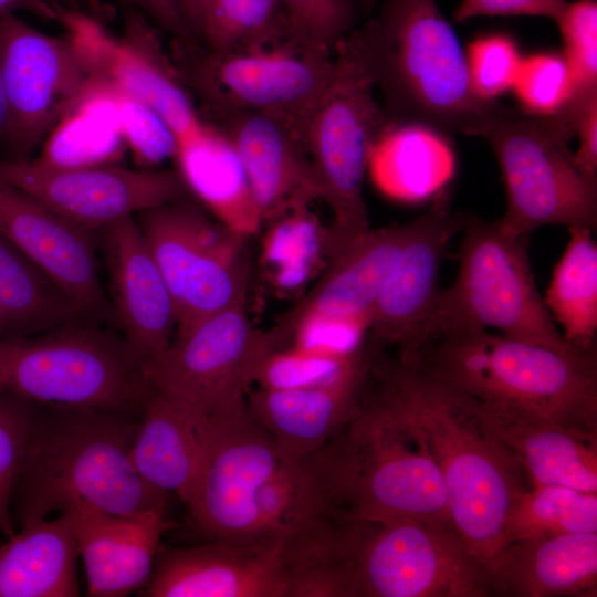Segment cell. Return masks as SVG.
Here are the masks:
<instances>
[{"label": "cell", "mask_w": 597, "mask_h": 597, "mask_svg": "<svg viewBox=\"0 0 597 597\" xmlns=\"http://www.w3.org/2000/svg\"><path fill=\"white\" fill-rule=\"evenodd\" d=\"M242 300L174 336L169 347L144 366L151 390L179 399L208 416L233 411L275 349L256 328Z\"/></svg>", "instance_id": "cell-13"}, {"label": "cell", "mask_w": 597, "mask_h": 597, "mask_svg": "<svg viewBox=\"0 0 597 597\" xmlns=\"http://www.w3.org/2000/svg\"><path fill=\"white\" fill-rule=\"evenodd\" d=\"M513 88L521 109L535 115L559 113L574 93L566 60L554 53H538L523 59Z\"/></svg>", "instance_id": "cell-40"}, {"label": "cell", "mask_w": 597, "mask_h": 597, "mask_svg": "<svg viewBox=\"0 0 597 597\" xmlns=\"http://www.w3.org/2000/svg\"><path fill=\"white\" fill-rule=\"evenodd\" d=\"M201 116L231 142L260 220H280L306 210L310 203L321 199L304 125L279 115L250 111Z\"/></svg>", "instance_id": "cell-20"}, {"label": "cell", "mask_w": 597, "mask_h": 597, "mask_svg": "<svg viewBox=\"0 0 597 597\" xmlns=\"http://www.w3.org/2000/svg\"><path fill=\"white\" fill-rule=\"evenodd\" d=\"M296 33L305 41L334 52L353 30L354 0H282Z\"/></svg>", "instance_id": "cell-43"}, {"label": "cell", "mask_w": 597, "mask_h": 597, "mask_svg": "<svg viewBox=\"0 0 597 597\" xmlns=\"http://www.w3.org/2000/svg\"><path fill=\"white\" fill-rule=\"evenodd\" d=\"M442 134L423 124L387 122L369 160L379 187L404 200L440 192L454 170V155Z\"/></svg>", "instance_id": "cell-29"}, {"label": "cell", "mask_w": 597, "mask_h": 597, "mask_svg": "<svg viewBox=\"0 0 597 597\" xmlns=\"http://www.w3.org/2000/svg\"><path fill=\"white\" fill-rule=\"evenodd\" d=\"M295 31L282 0H213L201 45L230 52L268 44Z\"/></svg>", "instance_id": "cell-37"}, {"label": "cell", "mask_w": 597, "mask_h": 597, "mask_svg": "<svg viewBox=\"0 0 597 597\" xmlns=\"http://www.w3.org/2000/svg\"><path fill=\"white\" fill-rule=\"evenodd\" d=\"M254 505L263 537L283 538L313 519L331 512L306 458L285 460L259 488Z\"/></svg>", "instance_id": "cell-36"}, {"label": "cell", "mask_w": 597, "mask_h": 597, "mask_svg": "<svg viewBox=\"0 0 597 597\" xmlns=\"http://www.w3.org/2000/svg\"><path fill=\"white\" fill-rule=\"evenodd\" d=\"M284 461L247 405L208 416L206 464L189 509L200 531L213 541L263 537L254 496Z\"/></svg>", "instance_id": "cell-17"}, {"label": "cell", "mask_w": 597, "mask_h": 597, "mask_svg": "<svg viewBox=\"0 0 597 597\" xmlns=\"http://www.w3.org/2000/svg\"><path fill=\"white\" fill-rule=\"evenodd\" d=\"M383 348L366 335L343 367L324 383L251 388L245 396L248 411L272 436L284 460H301L324 447L356 417L369 369Z\"/></svg>", "instance_id": "cell-21"}, {"label": "cell", "mask_w": 597, "mask_h": 597, "mask_svg": "<svg viewBox=\"0 0 597 597\" xmlns=\"http://www.w3.org/2000/svg\"><path fill=\"white\" fill-rule=\"evenodd\" d=\"M34 404L0 390V534H14L10 501L31 430Z\"/></svg>", "instance_id": "cell-39"}, {"label": "cell", "mask_w": 597, "mask_h": 597, "mask_svg": "<svg viewBox=\"0 0 597 597\" xmlns=\"http://www.w3.org/2000/svg\"><path fill=\"white\" fill-rule=\"evenodd\" d=\"M135 218L174 301V336L247 300L250 262L244 232L210 219L189 197Z\"/></svg>", "instance_id": "cell-12"}, {"label": "cell", "mask_w": 597, "mask_h": 597, "mask_svg": "<svg viewBox=\"0 0 597 597\" xmlns=\"http://www.w3.org/2000/svg\"><path fill=\"white\" fill-rule=\"evenodd\" d=\"M208 415L151 390L130 450L138 474L149 484L174 492L190 509L207 457Z\"/></svg>", "instance_id": "cell-26"}, {"label": "cell", "mask_w": 597, "mask_h": 597, "mask_svg": "<svg viewBox=\"0 0 597 597\" xmlns=\"http://www.w3.org/2000/svg\"><path fill=\"white\" fill-rule=\"evenodd\" d=\"M375 88L357 29H353L335 46L329 80L305 128L321 199L333 216L327 231L329 259L370 228L363 184L373 148L387 124Z\"/></svg>", "instance_id": "cell-9"}, {"label": "cell", "mask_w": 597, "mask_h": 597, "mask_svg": "<svg viewBox=\"0 0 597 597\" xmlns=\"http://www.w3.org/2000/svg\"><path fill=\"white\" fill-rule=\"evenodd\" d=\"M412 220L369 228L331 259L318 282L265 331L276 353L321 320H365L411 231Z\"/></svg>", "instance_id": "cell-24"}, {"label": "cell", "mask_w": 597, "mask_h": 597, "mask_svg": "<svg viewBox=\"0 0 597 597\" xmlns=\"http://www.w3.org/2000/svg\"><path fill=\"white\" fill-rule=\"evenodd\" d=\"M170 56L186 87L200 100L201 115L261 112L305 127L333 69V52L295 31L268 44L221 53L174 40Z\"/></svg>", "instance_id": "cell-11"}, {"label": "cell", "mask_w": 597, "mask_h": 597, "mask_svg": "<svg viewBox=\"0 0 597 597\" xmlns=\"http://www.w3.org/2000/svg\"><path fill=\"white\" fill-rule=\"evenodd\" d=\"M70 509L87 596L123 597L140 590L151 575L161 536L175 526L165 510L113 514L84 502Z\"/></svg>", "instance_id": "cell-25"}, {"label": "cell", "mask_w": 597, "mask_h": 597, "mask_svg": "<svg viewBox=\"0 0 597 597\" xmlns=\"http://www.w3.org/2000/svg\"><path fill=\"white\" fill-rule=\"evenodd\" d=\"M357 33L389 123L481 137L510 108L474 92L465 53L434 0H385Z\"/></svg>", "instance_id": "cell-4"}, {"label": "cell", "mask_w": 597, "mask_h": 597, "mask_svg": "<svg viewBox=\"0 0 597 597\" xmlns=\"http://www.w3.org/2000/svg\"><path fill=\"white\" fill-rule=\"evenodd\" d=\"M123 137L105 100L86 87L80 102L44 139L35 160L54 166L113 164Z\"/></svg>", "instance_id": "cell-35"}, {"label": "cell", "mask_w": 597, "mask_h": 597, "mask_svg": "<svg viewBox=\"0 0 597 597\" xmlns=\"http://www.w3.org/2000/svg\"><path fill=\"white\" fill-rule=\"evenodd\" d=\"M95 235L117 329L144 367L172 341L176 311L171 294L135 216L109 223Z\"/></svg>", "instance_id": "cell-23"}, {"label": "cell", "mask_w": 597, "mask_h": 597, "mask_svg": "<svg viewBox=\"0 0 597 597\" xmlns=\"http://www.w3.org/2000/svg\"><path fill=\"white\" fill-rule=\"evenodd\" d=\"M465 214L452 211L439 192L428 211L412 220L400 254L364 322L367 335L385 348L415 355L422 345L439 293V271Z\"/></svg>", "instance_id": "cell-18"}, {"label": "cell", "mask_w": 597, "mask_h": 597, "mask_svg": "<svg viewBox=\"0 0 597 597\" xmlns=\"http://www.w3.org/2000/svg\"><path fill=\"white\" fill-rule=\"evenodd\" d=\"M492 420L597 431V350H558L490 329H459L413 355Z\"/></svg>", "instance_id": "cell-2"}, {"label": "cell", "mask_w": 597, "mask_h": 597, "mask_svg": "<svg viewBox=\"0 0 597 597\" xmlns=\"http://www.w3.org/2000/svg\"><path fill=\"white\" fill-rule=\"evenodd\" d=\"M213 0H178L184 20L193 38L201 44L205 22Z\"/></svg>", "instance_id": "cell-47"}, {"label": "cell", "mask_w": 597, "mask_h": 597, "mask_svg": "<svg viewBox=\"0 0 597 597\" xmlns=\"http://www.w3.org/2000/svg\"><path fill=\"white\" fill-rule=\"evenodd\" d=\"M344 597H486L488 567L451 524L339 517Z\"/></svg>", "instance_id": "cell-7"}, {"label": "cell", "mask_w": 597, "mask_h": 597, "mask_svg": "<svg viewBox=\"0 0 597 597\" xmlns=\"http://www.w3.org/2000/svg\"><path fill=\"white\" fill-rule=\"evenodd\" d=\"M166 31L174 40L185 44L199 43L188 29L180 11L178 0H134Z\"/></svg>", "instance_id": "cell-46"}, {"label": "cell", "mask_w": 597, "mask_h": 597, "mask_svg": "<svg viewBox=\"0 0 597 597\" xmlns=\"http://www.w3.org/2000/svg\"><path fill=\"white\" fill-rule=\"evenodd\" d=\"M140 417L34 404L18 479L22 522L84 502L113 514L166 510L169 493L146 482L130 450Z\"/></svg>", "instance_id": "cell-3"}, {"label": "cell", "mask_w": 597, "mask_h": 597, "mask_svg": "<svg viewBox=\"0 0 597 597\" xmlns=\"http://www.w3.org/2000/svg\"><path fill=\"white\" fill-rule=\"evenodd\" d=\"M10 135V124H9V112L6 100L3 78L0 65V142L9 143Z\"/></svg>", "instance_id": "cell-49"}, {"label": "cell", "mask_w": 597, "mask_h": 597, "mask_svg": "<svg viewBox=\"0 0 597 597\" xmlns=\"http://www.w3.org/2000/svg\"><path fill=\"white\" fill-rule=\"evenodd\" d=\"M490 421L516 455L528 486L557 485L597 493V431Z\"/></svg>", "instance_id": "cell-30"}, {"label": "cell", "mask_w": 597, "mask_h": 597, "mask_svg": "<svg viewBox=\"0 0 597 597\" xmlns=\"http://www.w3.org/2000/svg\"><path fill=\"white\" fill-rule=\"evenodd\" d=\"M78 1H84V3H86L88 9H91L92 11L91 13L92 17H93V12H95V14L97 15L104 13V7L102 6L101 0H78Z\"/></svg>", "instance_id": "cell-50"}, {"label": "cell", "mask_w": 597, "mask_h": 597, "mask_svg": "<svg viewBox=\"0 0 597 597\" xmlns=\"http://www.w3.org/2000/svg\"><path fill=\"white\" fill-rule=\"evenodd\" d=\"M0 180L91 232L189 197L176 170L113 164L54 166L35 159H7L0 160Z\"/></svg>", "instance_id": "cell-16"}, {"label": "cell", "mask_w": 597, "mask_h": 597, "mask_svg": "<svg viewBox=\"0 0 597 597\" xmlns=\"http://www.w3.org/2000/svg\"><path fill=\"white\" fill-rule=\"evenodd\" d=\"M567 533H597V493L533 485L510 510L500 551L514 541Z\"/></svg>", "instance_id": "cell-34"}, {"label": "cell", "mask_w": 597, "mask_h": 597, "mask_svg": "<svg viewBox=\"0 0 597 597\" xmlns=\"http://www.w3.org/2000/svg\"><path fill=\"white\" fill-rule=\"evenodd\" d=\"M174 159L189 195L221 222L234 229V217L260 220L239 157L213 124L206 121L198 135L179 143Z\"/></svg>", "instance_id": "cell-31"}, {"label": "cell", "mask_w": 597, "mask_h": 597, "mask_svg": "<svg viewBox=\"0 0 597 597\" xmlns=\"http://www.w3.org/2000/svg\"><path fill=\"white\" fill-rule=\"evenodd\" d=\"M0 232L54 281L82 320L117 328L100 276L95 232L1 180Z\"/></svg>", "instance_id": "cell-19"}, {"label": "cell", "mask_w": 597, "mask_h": 597, "mask_svg": "<svg viewBox=\"0 0 597 597\" xmlns=\"http://www.w3.org/2000/svg\"><path fill=\"white\" fill-rule=\"evenodd\" d=\"M54 4L91 78L145 102L169 125L178 144L203 129L206 121L192 94L143 15L129 11L124 36L116 39L92 15Z\"/></svg>", "instance_id": "cell-15"}, {"label": "cell", "mask_w": 597, "mask_h": 597, "mask_svg": "<svg viewBox=\"0 0 597 597\" xmlns=\"http://www.w3.org/2000/svg\"><path fill=\"white\" fill-rule=\"evenodd\" d=\"M566 3L565 0H461L453 19L464 22L482 15H532L555 21Z\"/></svg>", "instance_id": "cell-45"}, {"label": "cell", "mask_w": 597, "mask_h": 597, "mask_svg": "<svg viewBox=\"0 0 597 597\" xmlns=\"http://www.w3.org/2000/svg\"><path fill=\"white\" fill-rule=\"evenodd\" d=\"M0 320L21 336L82 320L54 281L1 232Z\"/></svg>", "instance_id": "cell-33"}, {"label": "cell", "mask_w": 597, "mask_h": 597, "mask_svg": "<svg viewBox=\"0 0 597 597\" xmlns=\"http://www.w3.org/2000/svg\"><path fill=\"white\" fill-rule=\"evenodd\" d=\"M366 383L425 444L442 476L453 526L488 567L510 510L530 488L516 455L473 399L416 356H389L383 348Z\"/></svg>", "instance_id": "cell-1"}, {"label": "cell", "mask_w": 597, "mask_h": 597, "mask_svg": "<svg viewBox=\"0 0 597 597\" xmlns=\"http://www.w3.org/2000/svg\"><path fill=\"white\" fill-rule=\"evenodd\" d=\"M564 43L574 94L597 91V2H567L555 20Z\"/></svg>", "instance_id": "cell-41"}, {"label": "cell", "mask_w": 597, "mask_h": 597, "mask_svg": "<svg viewBox=\"0 0 597 597\" xmlns=\"http://www.w3.org/2000/svg\"><path fill=\"white\" fill-rule=\"evenodd\" d=\"M0 65L10 159L29 160L80 102L91 77L67 35L45 34L13 12L0 15Z\"/></svg>", "instance_id": "cell-14"}, {"label": "cell", "mask_w": 597, "mask_h": 597, "mask_svg": "<svg viewBox=\"0 0 597 597\" xmlns=\"http://www.w3.org/2000/svg\"><path fill=\"white\" fill-rule=\"evenodd\" d=\"M360 1H362V2L364 3V6H366V7H368V6L373 2V0H360Z\"/></svg>", "instance_id": "cell-51"}, {"label": "cell", "mask_w": 597, "mask_h": 597, "mask_svg": "<svg viewBox=\"0 0 597 597\" xmlns=\"http://www.w3.org/2000/svg\"><path fill=\"white\" fill-rule=\"evenodd\" d=\"M565 109L579 140L574 163L582 174L597 180V91L573 95Z\"/></svg>", "instance_id": "cell-44"}, {"label": "cell", "mask_w": 597, "mask_h": 597, "mask_svg": "<svg viewBox=\"0 0 597 597\" xmlns=\"http://www.w3.org/2000/svg\"><path fill=\"white\" fill-rule=\"evenodd\" d=\"M488 569L491 596L596 597L597 533L514 541Z\"/></svg>", "instance_id": "cell-27"}, {"label": "cell", "mask_w": 597, "mask_h": 597, "mask_svg": "<svg viewBox=\"0 0 597 597\" xmlns=\"http://www.w3.org/2000/svg\"><path fill=\"white\" fill-rule=\"evenodd\" d=\"M569 240L556 263L543 297L567 344L579 350L596 349L597 243L593 230L567 229Z\"/></svg>", "instance_id": "cell-32"}, {"label": "cell", "mask_w": 597, "mask_h": 597, "mask_svg": "<svg viewBox=\"0 0 597 597\" xmlns=\"http://www.w3.org/2000/svg\"><path fill=\"white\" fill-rule=\"evenodd\" d=\"M0 390L36 405L138 417L151 392L143 365L121 332L84 320L0 339Z\"/></svg>", "instance_id": "cell-6"}, {"label": "cell", "mask_w": 597, "mask_h": 597, "mask_svg": "<svg viewBox=\"0 0 597 597\" xmlns=\"http://www.w3.org/2000/svg\"><path fill=\"white\" fill-rule=\"evenodd\" d=\"M78 557L72 509L24 521L0 545V597H76Z\"/></svg>", "instance_id": "cell-28"}, {"label": "cell", "mask_w": 597, "mask_h": 597, "mask_svg": "<svg viewBox=\"0 0 597 597\" xmlns=\"http://www.w3.org/2000/svg\"><path fill=\"white\" fill-rule=\"evenodd\" d=\"M28 11L44 20L57 21L54 1L49 0H0V15L15 11Z\"/></svg>", "instance_id": "cell-48"}, {"label": "cell", "mask_w": 597, "mask_h": 597, "mask_svg": "<svg viewBox=\"0 0 597 597\" xmlns=\"http://www.w3.org/2000/svg\"><path fill=\"white\" fill-rule=\"evenodd\" d=\"M575 129L564 108L535 115L510 107L481 135L499 161L506 196V230L530 237L547 224L596 231L597 180L576 167L569 142Z\"/></svg>", "instance_id": "cell-10"}, {"label": "cell", "mask_w": 597, "mask_h": 597, "mask_svg": "<svg viewBox=\"0 0 597 597\" xmlns=\"http://www.w3.org/2000/svg\"><path fill=\"white\" fill-rule=\"evenodd\" d=\"M145 597H292L283 540L213 541L159 553Z\"/></svg>", "instance_id": "cell-22"}, {"label": "cell", "mask_w": 597, "mask_h": 597, "mask_svg": "<svg viewBox=\"0 0 597 597\" xmlns=\"http://www.w3.org/2000/svg\"><path fill=\"white\" fill-rule=\"evenodd\" d=\"M461 232L458 274L439 290L422 345L453 331L493 328L527 343L573 349L535 285L530 237L471 214Z\"/></svg>", "instance_id": "cell-8"}, {"label": "cell", "mask_w": 597, "mask_h": 597, "mask_svg": "<svg viewBox=\"0 0 597 597\" xmlns=\"http://www.w3.org/2000/svg\"><path fill=\"white\" fill-rule=\"evenodd\" d=\"M88 87L108 104L124 143L142 168H151L175 157L177 138L155 109L106 82L91 78Z\"/></svg>", "instance_id": "cell-38"}, {"label": "cell", "mask_w": 597, "mask_h": 597, "mask_svg": "<svg viewBox=\"0 0 597 597\" xmlns=\"http://www.w3.org/2000/svg\"><path fill=\"white\" fill-rule=\"evenodd\" d=\"M465 57L474 92L488 101L513 88L523 61L515 41L503 33L475 39Z\"/></svg>", "instance_id": "cell-42"}, {"label": "cell", "mask_w": 597, "mask_h": 597, "mask_svg": "<svg viewBox=\"0 0 597 597\" xmlns=\"http://www.w3.org/2000/svg\"><path fill=\"white\" fill-rule=\"evenodd\" d=\"M305 458L337 516L453 525L442 476L425 444L366 383L356 417Z\"/></svg>", "instance_id": "cell-5"}]
</instances>
